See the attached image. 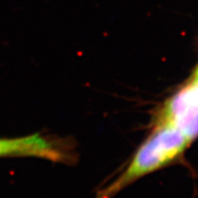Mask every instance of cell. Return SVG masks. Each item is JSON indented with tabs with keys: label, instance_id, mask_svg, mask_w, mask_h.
<instances>
[{
	"label": "cell",
	"instance_id": "cell-1",
	"mask_svg": "<svg viewBox=\"0 0 198 198\" xmlns=\"http://www.w3.org/2000/svg\"><path fill=\"white\" fill-rule=\"evenodd\" d=\"M191 141L169 123L155 124V127L140 145L126 170L110 184L100 190L94 198H112L139 178L168 165L176 160Z\"/></svg>",
	"mask_w": 198,
	"mask_h": 198
},
{
	"label": "cell",
	"instance_id": "cell-2",
	"mask_svg": "<svg viewBox=\"0 0 198 198\" xmlns=\"http://www.w3.org/2000/svg\"><path fill=\"white\" fill-rule=\"evenodd\" d=\"M168 122L192 139L198 137V77H192L164 103L155 124Z\"/></svg>",
	"mask_w": 198,
	"mask_h": 198
},
{
	"label": "cell",
	"instance_id": "cell-3",
	"mask_svg": "<svg viewBox=\"0 0 198 198\" xmlns=\"http://www.w3.org/2000/svg\"><path fill=\"white\" fill-rule=\"evenodd\" d=\"M35 157L64 161L65 154L52 141L39 134L18 138H0V158Z\"/></svg>",
	"mask_w": 198,
	"mask_h": 198
},
{
	"label": "cell",
	"instance_id": "cell-4",
	"mask_svg": "<svg viewBox=\"0 0 198 198\" xmlns=\"http://www.w3.org/2000/svg\"><path fill=\"white\" fill-rule=\"evenodd\" d=\"M193 76H198V67H197V69H196V71H195V72H194Z\"/></svg>",
	"mask_w": 198,
	"mask_h": 198
}]
</instances>
